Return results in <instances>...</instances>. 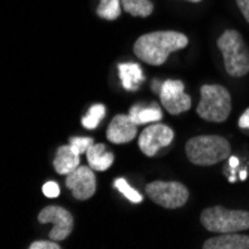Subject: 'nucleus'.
Returning a JSON list of instances; mask_svg holds the SVG:
<instances>
[{
  "label": "nucleus",
  "mask_w": 249,
  "mask_h": 249,
  "mask_svg": "<svg viewBox=\"0 0 249 249\" xmlns=\"http://www.w3.org/2000/svg\"><path fill=\"white\" fill-rule=\"evenodd\" d=\"M216 45L224 57L225 71L230 76L242 78L249 73V48L239 32H224Z\"/></svg>",
  "instance_id": "obj_3"
},
{
  "label": "nucleus",
  "mask_w": 249,
  "mask_h": 249,
  "mask_svg": "<svg viewBox=\"0 0 249 249\" xmlns=\"http://www.w3.org/2000/svg\"><path fill=\"white\" fill-rule=\"evenodd\" d=\"M239 127L240 128H249V109H246L239 118Z\"/></svg>",
  "instance_id": "obj_25"
},
{
  "label": "nucleus",
  "mask_w": 249,
  "mask_h": 249,
  "mask_svg": "<svg viewBox=\"0 0 249 249\" xmlns=\"http://www.w3.org/2000/svg\"><path fill=\"white\" fill-rule=\"evenodd\" d=\"M203 227L212 233H239L249 230V212L230 211L222 206L208 208L201 212Z\"/></svg>",
  "instance_id": "obj_5"
},
{
  "label": "nucleus",
  "mask_w": 249,
  "mask_h": 249,
  "mask_svg": "<svg viewBox=\"0 0 249 249\" xmlns=\"http://www.w3.org/2000/svg\"><path fill=\"white\" fill-rule=\"evenodd\" d=\"M231 146L221 136H196L185 145L188 160L197 166H213L230 155Z\"/></svg>",
  "instance_id": "obj_2"
},
{
  "label": "nucleus",
  "mask_w": 249,
  "mask_h": 249,
  "mask_svg": "<svg viewBox=\"0 0 249 249\" xmlns=\"http://www.w3.org/2000/svg\"><path fill=\"white\" fill-rule=\"evenodd\" d=\"M118 71L123 87L128 89V91H136L139 85L145 81L141 66L136 63H121L118 64Z\"/></svg>",
  "instance_id": "obj_16"
},
{
  "label": "nucleus",
  "mask_w": 249,
  "mask_h": 249,
  "mask_svg": "<svg viewBox=\"0 0 249 249\" xmlns=\"http://www.w3.org/2000/svg\"><path fill=\"white\" fill-rule=\"evenodd\" d=\"M136 136H138V124L131 120L130 115L125 114H118L110 121L106 131V138L109 139V142L117 145L128 143Z\"/></svg>",
  "instance_id": "obj_11"
},
{
  "label": "nucleus",
  "mask_w": 249,
  "mask_h": 249,
  "mask_svg": "<svg viewBox=\"0 0 249 249\" xmlns=\"http://www.w3.org/2000/svg\"><path fill=\"white\" fill-rule=\"evenodd\" d=\"M236 3L242 12V15L245 17V19L249 22V0H236Z\"/></svg>",
  "instance_id": "obj_24"
},
{
  "label": "nucleus",
  "mask_w": 249,
  "mask_h": 249,
  "mask_svg": "<svg viewBox=\"0 0 249 249\" xmlns=\"http://www.w3.org/2000/svg\"><path fill=\"white\" fill-rule=\"evenodd\" d=\"M85 154H87L88 166L96 172L107 170L115 160L114 154L107 151V148L103 143H94Z\"/></svg>",
  "instance_id": "obj_14"
},
{
  "label": "nucleus",
  "mask_w": 249,
  "mask_h": 249,
  "mask_svg": "<svg viewBox=\"0 0 249 249\" xmlns=\"http://www.w3.org/2000/svg\"><path fill=\"white\" fill-rule=\"evenodd\" d=\"M128 115L131 117V120L138 124V125H143V124H152V123H158L163 115H161V109L157 103H149V105H142L138 103L131 106Z\"/></svg>",
  "instance_id": "obj_15"
},
{
  "label": "nucleus",
  "mask_w": 249,
  "mask_h": 249,
  "mask_svg": "<svg viewBox=\"0 0 249 249\" xmlns=\"http://www.w3.org/2000/svg\"><path fill=\"white\" fill-rule=\"evenodd\" d=\"M81 155L76 154L71 145H63L57 149L54 158V169L58 175H69L81 164Z\"/></svg>",
  "instance_id": "obj_13"
},
{
  "label": "nucleus",
  "mask_w": 249,
  "mask_h": 249,
  "mask_svg": "<svg viewBox=\"0 0 249 249\" xmlns=\"http://www.w3.org/2000/svg\"><path fill=\"white\" fill-rule=\"evenodd\" d=\"M160 102L172 115H179L191 107V97L185 93L182 81L167 79L160 88Z\"/></svg>",
  "instance_id": "obj_8"
},
{
  "label": "nucleus",
  "mask_w": 249,
  "mask_h": 249,
  "mask_svg": "<svg viewBox=\"0 0 249 249\" xmlns=\"http://www.w3.org/2000/svg\"><path fill=\"white\" fill-rule=\"evenodd\" d=\"M123 9L133 17H149L154 12V5L149 0H121Z\"/></svg>",
  "instance_id": "obj_17"
},
{
  "label": "nucleus",
  "mask_w": 249,
  "mask_h": 249,
  "mask_svg": "<svg viewBox=\"0 0 249 249\" xmlns=\"http://www.w3.org/2000/svg\"><path fill=\"white\" fill-rule=\"evenodd\" d=\"M197 115L211 123H224L231 112V96L222 85H203Z\"/></svg>",
  "instance_id": "obj_4"
},
{
  "label": "nucleus",
  "mask_w": 249,
  "mask_h": 249,
  "mask_svg": "<svg viewBox=\"0 0 249 249\" xmlns=\"http://www.w3.org/2000/svg\"><path fill=\"white\" fill-rule=\"evenodd\" d=\"M42 193L50 197V198H54V197H58L60 196V187L57 182H53V180H50V182L43 184L42 187Z\"/></svg>",
  "instance_id": "obj_22"
},
{
  "label": "nucleus",
  "mask_w": 249,
  "mask_h": 249,
  "mask_svg": "<svg viewBox=\"0 0 249 249\" xmlns=\"http://www.w3.org/2000/svg\"><path fill=\"white\" fill-rule=\"evenodd\" d=\"M148 197L167 209L182 208L188 201V188L180 182H166V180H154L146 185Z\"/></svg>",
  "instance_id": "obj_6"
},
{
  "label": "nucleus",
  "mask_w": 249,
  "mask_h": 249,
  "mask_svg": "<svg viewBox=\"0 0 249 249\" xmlns=\"http://www.w3.org/2000/svg\"><path fill=\"white\" fill-rule=\"evenodd\" d=\"M39 222L53 224V230L50 231V239L60 242L69 237L73 230V216L69 211L61 206H47L37 215Z\"/></svg>",
  "instance_id": "obj_7"
},
{
  "label": "nucleus",
  "mask_w": 249,
  "mask_h": 249,
  "mask_svg": "<svg viewBox=\"0 0 249 249\" xmlns=\"http://www.w3.org/2000/svg\"><path fill=\"white\" fill-rule=\"evenodd\" d=\"M105 114H106V107L100 103L97 105H93L91 107L88 109L87 115L82 118V125L88 130H94L97 128V125L100 124V121L105 118Z\"/></svg>",
  "instance_id": "obj_19"
},
{
  "label": "nucleus",
  "mask_w": 249,
  "mask_h": 249,
  "mask_svg": "<svg viewBox=\"0 0 249 249\" xmlns=\"http://www.w3.org/2000/svg\"><path fill=\"white\" fill-rule=\"evenodd\" d=\"M237 164H239V160H237L236 157H231V158H230V166L234 169V167H237Z\"/></svg>",
  "instance_id": "obj_26"
},
{
  "label": "nucleus",
  "mask_w": 249,
  "mask_h": 249,
  "mask_svg": "<svg viewBox=\"0 0 249 249\" xmlns=\"http://www.w3.org/2000/svg\"><path fill=\"white\" fill-rule=\"evenodd\" d=\"M187 2H191V3H200L201 0H187Z\"/></svg>",
  "instance_id": "obj_28"
},
{
  "label": "nucleus",
  "mask_w": 249,
  "mask_h": 249,
  "mask_svg": "<svg viewBox=\"0 0 249 249\" xmlns=\"http://www.w3.org/2000/svg\"><path fill=\"white\" fill-rule=\"evenodd\" d=\"M173 138H175V131L170 127L164 124L152 123L141 133L139 148L145 155L154 157L158 152V149L169 146Z\"/></svg>",
  "instance_id": "obj_9"
},
{
  "label": "nucleus",
  "mask_w": 249,
  "mask_h": 249,
  "mask_svg": "<svg viewBox=\"0 0 249 249\" xmlns=\"http://www.w3.org/2000/svg\"><path fill=\"white\" fill-rule=\"evenodd\" d=\"M29 248L30 249H60L61 246L55 240H36Z\"/></svg>",
  "instance_id": "obj_23"
},
{
  "label": "nucleus",
  "mask_w": 249,
  "mask_h": 249,
  "mask_svg": "<svg viewBox=\"0 0 249 249\" xmlns=\"http://www.w3.org/2000/svg\"><path fill=\"white\" fill-rule=\"evenodd\" d=\"M240 179H242V180L246 179V170H242V172H240Z\"/></svg>",
  "instance_id": "obj_27"
},
{
  "label": "nucleus",
  "mask_w": 249,
  "mask_h": 249,
  "mask_svg": "<svg viewBox=\"0 0 249 249\" xmlns=\"http://www.w3.org/2000/svg\"><path fill=\"white\" fill-rule=\"evenodd\" d=\"M69 145L76 154L81 155L94 145V139H91V138H72L69 141Z\"/></svg>",
  "instance_id": "obj_21"
},
{
  "label": "nucleus",
  "mask_w": 249,
  "mask_h": 249,
  "mask_svg": "<svg viewBox=\"0 0 249 249\" xmlns=\"http://www.w3.org/2000/svg\"><path fill=\"white\" fill-rule=\"evenodd\" d=\"M66 187L75 198L87 200L96 193V175L89 166H79L69 175H66Z\"/></svg>",
  "instance_id": "obj_10"
},
{
  "label": "nucleus",
  "mask_w": 249,
  "mask_h": 249,
  "mask_svg": "<svg viewBox=\"0 0 249 249\" xmlns=\"http://www.w3.org/2000/svg\"><path fill=\"white\" fill-rule=\"evenodd\" d=\"M203 249H249V236L236 233H221L203 243Z\"/></svg>",
  "instance_id": "obj_12"
},
{
  "label": "nucleus",
  "mask_w": 249,
  "mask_h": 249,
  "mask_svg": "<svg viewBox=\"0 0 249 249\" xmlns=\"http://www.w3.org/2000/svg\"><path fill=\"white\" fill-rule=\"evenodd\" d=\"M188 45V37L175 30H160L142 35L134 42L133 51L142 61L161 66L175 51L184 50Z\"/></svg>",
  "instance_id": "obj_1"
},
{
  "label": "nucleus",
  "mask_w": 249,
  "mask_h": 249,
  "mask_svg": "<svg viewBox=\"0 0 249 249\" xmlns=\"http://www.w3.org/2000/svg\"><path fill=\"white\" fill-rule=\"evenodd\" d=\"M121 11H123L121 0H100L96 14L103 19L114 21V19L120 18Z\"/></svg>",
  "instance_id": "obj_18"
},
{
  "label": "nucleus",
  "mask_w": 249,
  "mask_h": 249,
  "mask_svg": "<svg viewBox=\"0 0 249 249\" xmlns=\"http://www.w3.org/2000/svg\"><path fill=\"white\" fill-rule=\"evenodd\" d=\"M114 187H115L125 198H128L131 203H142V200H143L142 194L138 193L134 188H131L124 178H118V179L115 180V182H114Z\"/></svg>",
  "instance_id": "obj_20"
}]
</instances>
